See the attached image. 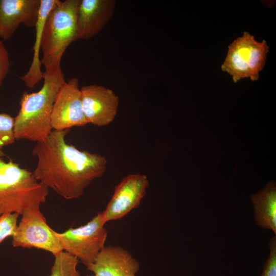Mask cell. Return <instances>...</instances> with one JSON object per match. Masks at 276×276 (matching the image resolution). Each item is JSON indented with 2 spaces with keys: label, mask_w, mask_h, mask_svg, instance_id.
I'll list each match as a JSON object with an SVG mask.
<instances>
[{
  "label": "cell",
  "mask_w": 276,
  "mask_h": 276,
  "mask_svg": "<svg viewBox=\"0 0 276 276\" xmlns=\"http://www.w3.org/2000/svg\"><path fill=\"white\" fill-rule=\"evenodd\" d=\"M87 124L82 110L79 81L73 77L66 81L57 93L51 114V125L53 130H63Z\"/></svg>",
  "instance_id": "9c48e42d"
},
{
  "label": "cell",
  "mask_w": 276,
  "mask_h": 276,
  "mask_svg": "<svg viewBox=\"0 0 276 276\" xmlns=\"http://www.w3.org/2000/svg\"><path fill=\"white\" fill-rule=\"evenodd\" d=\"M70 129L53 130L43 140L36 143L32 154L37 159L33 174L48 189L66 200L81 196L95 179L107 170L106 157L98 153L81 151L66 143Z\"/></svg>",
  "instance_id": "6da1fadb"
},
{
  "label": "cell",
  "mask_w": 276,
  "mask_h": 276,
  "mask_svg": "<svg viewBox=\"0 0 276 276\" xmlns=\"http://www.w3.org/2000/svg\"><path fill=\"white\" fill-rule=\"evenodd\" d=\"M40 0H0V38L10 39L23 24L35 27Z\"/></svg>",
  "instance_id": "4fadbf2b"
},
{
  "label": "cell",
  "mask_w": 276,
  "mask_h": 276,
  "mask_svg": "<svg viewBox=\"0 0 276 276\" xmlns=\"http://www.w3.org/2000/svg\"><path fill=\"white\" fill-rule=\"evenodd\" d=\"M254 216L257 225L271 229L276 235V184L272 180L256 194H251Z\"/></svg>",
  "instance_id": "5bb4252c"
},
{
  "label": "cell",
  "mask_w": 276,
  "mask_h": 276,
  "mask_svg": "<svg viewBox=\"0 0 276 276\" xmlns=\"http://www.w3.org/2000/svg\"><path fill=\"white\" fill-rule=\"evenodd\" d=\"M105 224L99 212L85 224L62 233L55 232V235L62 250L86 265L93 262L106 246L108 232Z\"/></svg>",
  "instance_id": "8992f818"
},
{
  "label": "cell",
  "mask_w": 276,
  "mask_h": 276,
  "mask_svg": "<svg viewBox=\"0 0 276 276\" xmlns=\"http://www.w3.org/2000/svg\"><path fill=\"white\" fill-rule=\"evenodd\" d=\"M114 0H79L77 16L78 39L97 35L113 15Z\"/></svg>",
  "instance_id": "7c38bea8"
},
{
  "label": "cell",
  "mask_w": 276,
  "mask_h": 276,
  "mask_svg": "<svg viewBox=\"0 0 276 276\" xmlns=\"http://www.w3.org/2000/svg\"><path fill=\"white\" fill-rule=\"evenodd\" d=\"M79 0L57 2L45 22L41 42V64L45 72L61 68L62 57L69 45L78 40L77 23Z\"/></svg>",
  "instance_id": "277c9868"
},
{
  "label": "cell",
  "mask_w": 276,
  "mask_h": 276,
  "mask_svg": "<svg viewBox=\"0 0 276 276\" xmlns=\"http://www.w3.org/2000/svg\"><path fill=\"white\" fill-rule=\"evenodd\" d=\"M93 272L88 276H136L140 268L138 260L119 245L105 246L94 261L85 265Z\"/></svg>",
  "instance_id": "8fae6325"
},
{
  "label": "cell",
  "mask_w": 276,
  "mask_h": 276,
  "mask_svg": "<svg viewBox=\"0 0 276 276\" xmlns=\"http://www.w3.org/2000/svg\"><path fill=\"white\" fill-rule=\"evenodd\" d=\"M57 0H40V5L35 28V41L33 47V57L28 72L20 77L21 80L29 88H34L43 79V72L41 70L39 52L43 29L47 18L55 6Z\"/></svg>",
  "instance_id": "9a60e30c"
},
{
  "label": "cell",
  "mask_w": 276,
  "mask_h": 276,
  "mask_svg": "<svg viewBox=\"0 0 276 276\" xmlns=\"http://www.w3.org/2000/svg\"><path fill=\"white\" fill-rule=\"evenodd\" d=\"M19 215L17 213L0 215V244L6 238L12 237L15 232Z\"/></svg>",
  "instance_id": "ac0fdd59"
},
{
  "label": "cell",
  "mask_w": 276,
  "mask_h": 276,
  "mask_svg": "<svg viewBox=\"0 0 276 276\" xmlns=\"http://www.w3.org/2000/svg\"><path fill=\"white\" fill-rule=\"evenodd\" d=\"M82 110L87 124L107 126L117 114L119 98L110 88L90 84L80 88Z\"/></svg>",
  "instance_id": "30bf717a"
},
{
  "label": "cell",
  "mask_w": 276,
  "mask_h": 276,
  "mask_svg": "<svg viewBox=\"0 0 276 276\" xmlns=\"http://www.w3.org/2000/svg\"><path fill=\"white\" fill-rule=\"evenodd\" d=\"M225 60L221 65L222 71L232 77L235 83L244 78L257 81L259 73L266 63L269 47L266 41H256L253 35L244 32L228 45Z\"/></svg>",
  "instance_id": "5b68a950"
},
{
  "label": "cell",
  "mask_w": 276,
  "mask_h": 276,
  "mask_svg": "<svg viewBox=\"0 0 276 276\" xmlns=\"http://www.w3.org/2000/svg\"><path fill=\"white\" fill-rule=\"evenodd\" d=\"M269 255L265 261L263 271L260 276H276V236L269 242Z\"/></svg>",
  "instance_id": "d6986e66"
},
{
  "label": "cell",
  "mask_w": 276,
  "mask_h": 276,
  "mask_svg": "<svg viewBox=\"0 0 276 276\" xmlns=\"http://www.w3.org/2000/svg\"><path fill=\"white\" fill-rule=\"evenodd\" d=\"M43 84L37 92L25 91L20 99V109L14 118L16 140L34 142L43 140L52 132L51 114L54 101L66 82L61 68L43 73Z\"/></svg>",
  "instance_id": "7a4b0ae2"
},
{
  "label": "cell",
  "mask_w": 276,
  "mask_h": 276,
  "mask_svg": "<svg viewBox=\"0 0 276 276\" xmlns=\"http://www.w3.org/2000/svg\"><path fill=\"white\" fill-rule=\"evenodd\" d=\"M0 152V215L17 213L47 200L49 189L39 182L33 172L21 168Z\"/></svg>",
  "instance_id": "3957f363"
},
{
  "label": "cell",
  "mask_w": 276,
  "mask_h": 276,
  "mask_svg": "<svg viewBox=\"0 0 276 276\" xmlns=\"http://www.w3.org/2000/svg\"><path fill=\"white\" fill-rule=\"evenodd\" d=\"M78 262L76 257L62 251L54 256L49 276H88L82 275L78 270Z\"/></svg>",
  "instance_id": "2e32d148"
},
{
  "label": "cell",
  "mask_w": 276,
  "mask_h": 276,
  "mask_svg": "<svg viewBox=\"0 0 276 276\" xmlns=\"http://www.w3.org/2000/svg\"><path fill=\"white\" fill-rule=\"evenodd\" d=\"M10 65L8 51L3 42L0 40V86L9 71Z\"/></svg>",
  "instance_id": "ffe728a7"
},
{
  "label": "cell",
  "mask_w": 276,
  "mask_h": 276,
  "mask_svg": "<svg viewBox=\"0 0 276 276\" xmlns=\"http://www.w3.org/2000/svg\"><path fill=\"white\" fill-rule=\"evenodd\" d=\"M14 125V118L7 113H0V152L5 147L15 142Z\"/></svg>",
  "instance_id": "e0dca14e"
},
{
  "label": "cell",
  "mask_w": 276,
  "mask_h": 276,
  "mask_svg": "<svg viewBox=\"0 0 276 276\" xmlns=\"http://www.w3.org/2000/svg\"><path fill=\"white\" fill-rule=\"evenodd\" d=\"M40 206V204L31 206L21 215L11 244L14 247L43 250L54 256L63 250L56 231L48 225Z\"/></svg>",
  "instance_id": "52a82bcc"
},
{
  "label": "cell",
  "mask_w": 276,
  "mask_h": 276,
  "mask_svg": "<svg viewBox=\"0 0 276 276\" xmlns=\"http://www.w3.org/2000/svg\"><path fill=\"white\" fill-rule=\"evenodd\" d=\"M149 186L148 178L144 174H130L124 177L115 187L110 200L101 212L105 224L120 220L137 208Z\"/></svg>",
  "instance_id": "ba28073f"
}]
</instances>
